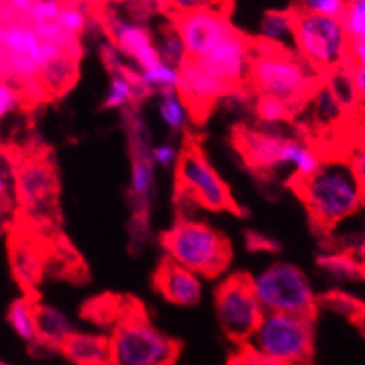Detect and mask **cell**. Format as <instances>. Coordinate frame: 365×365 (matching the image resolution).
I'll list each match as a JSON object with an SVG mask.
<instances>
[{
	"label": "cell",
	"mask_w": 365,
	"mask_h": 365,
	"mask_svg": "<svg viewBox=\"0 0 365 365\" xmlns=\"http://www.w3.org/2000/svg\"><path fill=\"white\" fill-rule=\"evenodd\" d=\"M294 187L316 227L325 230L354 216L365 205L353 168L345 159L322 161L314 174L294 182Z\"/></svg>",
	"instance_id": "obj_1"
},
{
	"label": "cell",
	"mask_w": 365,
	"mask_h": 365,
	"mask_svg": "<svg viewBox=\"0 0 365 365\" xmlns=\"http://www.w3.org/2000/svg\"><path fill=\"white\" fill-rule=\"evenodd\" d=\"M236 143L252 168L283 172L292 185L314 174L324 161L318 150L305 139L269 128L241 130Z\"/></svg>",
	"instance_id": "obj_2"
},
{
	"label": "cell",
	"mask_w": 365,
	"mask_h": 365,
	"mask_svg": "<svg viewBox=\"0 0 365 365\" xmlns=\"http://www.w3.org/2000/svg\"><path fill=\"white\" fill-rule=\"evenodd\" d=\"M318 71L292 50L257 44L250 63L249 81L259 96L285 101L298 112L318 88Z\"/></svg>",
	"instance_id": "obj_3"
},
{
	"label": "cell",
	"mask_w": 365,
	"mask_h": 365,
	"mask_svg": "<svg viewBox=\"0 0 365 365\" xmlns=\"http://www.w3.org/2000/svg\"><path fill=\"white\" fill-rule=\"evenodd\" d=\"M166 257L201 278L220 276L232 259L230 243L205 221L181 220L163 234Z\"/></svg>",
	"instance_id": "obj_4"
},
{
	"label": "cell",
	"mask_w": 365,
	"mask_h": 365,
	"mask_svg": "<svg viewBox=\"0 0 365 365\" xmlns=\"http://www.w3.org/2000/svg\"><path fill=\"white\" fill-rule=\"evenodd\" d=\"M108 340L110 365H172L179 354L178 341L139 312L123 316Z\"/></svg>",
	"instance_id": "obj_5"
},
{
	"label": "cell",
	"mask_w": 365,
	"mask_h": 365,
	"mask_svg": "<svg viewBox=\"0 0 365 365\" xmlns=\"http://www.w3.org/2000/svg\"><path fill=\"white\" fill-rule=\"evenodd\" d=\"M250 278V287L263 312L314 316L318 298L307 274L287 262L267 265Z\"/></svg>",
	"instance_id": "obj_6"
},
{
	"label": "cell",
	"mask_w": 365,
	"mask_h": 365,
	"mask_svg": "<svg viewBox=\"0 0 365 365\" xmlns=\"http://www.w3.org/2000/svg\"><path fill=\"white\" fill-rule=\"evenodd\" d=\"M351 41L340 19L294 11V53L319 75L345 66Z\"/></svg>",
	"instance_id": "obj_7"
},
{
	"label": "cell",
	"mask_w": 365,
	"mask_h": 365,
	"mask_svg": "<svg viewBox=\"0 0 365 365\" xmlns=\"http://www.w3.org/2000/svg\"><path fill=\"white\" fill-rule=\"evenodd\" d=\"M314 329L311 316L265 312L247 345L279 365H303L312 354Z\"/></svg>",
	"instance_id": "obj_8"
},
{
	"label": "cell",
	"mask_w": 365,
	"mask_h": 365,
	"mask_svg": "<svg viewBox=\"0 0 365 365\" xmlns=\"http://www.w3.org/2000/svg\"><path fill=\"white\" fill-rule=\"evenodd\" d=\"M130 148H132V172H130V197L133 201L132 232L133 240L143 241L148 232L150 205L155 187V165L152 163V143L141 113L130 106L126 113Z\"/></svg>",
	"instance_id": "obj_9"
},
{
	"label": "cell",
	"mask_w": 365,
	"mask_h": 365,
	"mask_svg": "<svg viewBox=\"0 0 365 365\" xmlns=\"http://www.w3.org/2000/svg\"><path fill=\"white\" fill-rule=\"evenodd\" d=\"M13 192L19 208L34 223H48L57 207V175L44 158L13 163Z\"/></svg>",
	"instance_id": "obj_10"
},
{
	"label": "cell",
	"mask_w": 365,
	"mask_h": 365,
	"mask_svg": "<svg viewBox=\"0 0 365 365\" xmlns=\"http://www.w3.org/2000/svg\"><path fill=\"white\" fill-rule=\"evenodd\" d=\"M175 181L182 195L214 212L236 210L234 197L227 182L208 163L197 146H188L179 154L175 165Z\"/></svg>",
	"instance_id": "obj_11"
},
{
	"label": "cell",
	"mask_w": 365,
	"mask_h": 365,
	"mask_svg": "<svg viewBox=\"0 0 365 365\" xmlns=\"http://www.w3.org/2000/svg\"><path fill=\"white\" fill-rule=\"evenodd\" d=\"M216 314L221 329L234 341L247 344L263 318L247 274H234L216 291Z\"/></svg>",
	"instance_id": "obj_12"
},
{
	"label": "cell",
	"mask_w": 365,
	"mask_h": 365,
	"mask_svg": "<svg viewBox=\"0 0 365 365\" xmlns=\"http://www.w3.org/2000/svg\"><path fill=\"white\" fill-rule=\"evenodd\" d=\"M0 41L6 55L4 79L19 90L35 83L48 53V44L37 34L35 26L26 21L0 24Z\"/></svg>",
	"instance_id": "obj_13"
},
{
	"label": "cell",
	"mask_w": 365,
	"mask_h": 365,
	"mask_svg": "<svg viewBox=\"0 0 365 365\" xmlns=\"http://www.w3.org/2000/svg\"><path fill=\"white\" fill-rule=\"evenodd\" d=\"M172 24L178 29L188 58L195 61L210 53L230 31H234L227 13V2L172 17Z\"/></svg>",
	"instance_id": "obj_14"
},
{
	"label": "cell",
	"mask_w": 365,
	"mask_h": 365,
	"mask_svg": "<svg viewBox=\"0 0 365 365\" xmlns=\"http://www.w3.org/2000/svg\"><path fill=\"white\" fill-rule=\"evenodd\" d=\"M254 48L256 42L234 29L210 53L200 58V63H203L212 73L236 90L249 79Z\"/></svg>",
	"instance_id": "obj_15"
},
{
	"label": "cell",
	"mask_w": 365,
	"mask_h": 365,
	"mask_svg": "<svg viewBox=\"0 0 365 365\" xmlns=\"http://www.w3.org/2000/svg\"><path fill=\"white\" fill-rule=\"evenodd\" d=\"M237 90V88H236ZM178 91L190 106L192 115L207 112L220 99L227 97L232 88L212 73L203 63L195 58H187L182 66H179Z\"/></svg>",
	"instance_id": "obj_16"
},
{
	"label": "cell",
	"mask_w": 365,
	"mask_h": 365,
	"mask_svg": "<svg viewBox=\"0 0 365 365\" xmlns=\"http://www.w3.org/2000/svg\"><path fill=\"white\" fill-rule=\"evenodd\" d=\"M106 28H108L110 42L123 57L130 58L135 64L137 70L161 61L155 48L154 35L150 34V29L143 22L112 15L106 21Z\"/></svg>",
	"instance_id": "obj_17"
},
{
	"label": "cell",
	"mask_w": 365,
	"mask_h": 365,
	"mask_svg": "<svg viewBox=\"0 0 365 365\" xmlns=\"http://www.w3.org/2000/svg\"><path fill=\"white\" fill-rule=\"evenodd\" d=\"M48 44L46 61L41 66L37 81L41 83L46 97L61 96L77 79V64L81 58V44L70 42V44Z\"/></svg>",
	"instance_id": "obj_18"
},
{
	"label": "cell",
	"mask_w": 365,
	"mask_h": 365,
	"mask_svg": "<svg viewBox=\"0 0 365 365\" xmlns=\"http://www.w3.org/2000/svg\"><path fill=\"white\" fill-rule=\"evenodd\" d=\"M154 285L166 302L194 307L203 298V278L166 257L154 276Z\"/></svg>",
	"instance_id": "obj_19"
},
{
	"label": "cell",
	"mask_w": 365,
	"mask_h": 365,
	"mask_svg": "<svg viewBox=\"0 0 365 365\" xmlns=\"http://www.w3.org/2000/svg\"><path fill=\"white\" fill-rule=\"evenodd\" d=\"M61 353L73 365H110V340L103 334L71 332Z\"/></svg>",
	"instance_id": "obj_20"
},
{
	"label": "cell",
	"mask_w": 365,
	"mask_h": 365,
	"mask_svg": "<svg viewBox=\"0 0 365 365\" xmlns=\"http://www.w3.org/2000/svg\"><path fill=\"white\" fill-rule=\"evenodd\" d=\"M9 256H11L13 276L21 283V287H24L26 291L37 287L44 270V257L37 243L26 237H13Z\"/></svg>",
	"instance_id": "obj_21"
},
{
	"label": "cell",
	"mask_w": 365,
	"mask_h": 365,
	"mask_svg": "<svg viewBox=\"0 0 365 365\" xmlns=\"http://www.w3.org/2000/svg\"><path fill=\"white\" fill-rule=\"evenodd\" d=\"M73 332L70 316L53 305H37V345L58 349Z\"/></svg>",
	"instance_id": "obj_22"
},
{
	"label": "cell",
	"mask_w": 365,
	"mask_h": 365,
	"mask_svg": "<svg viewBox=\"0 0 365 365\" xmlns=\"http://www.w3.org/2000/svg\"><path fill=\"white\" fill-rule=\"evenodd\" d=\"M257 35V44L294 51V9H274L265 13V17L259 22Z\"/></svg>",
	"instance_id": "obj_23"
},
{
	"label": "cell",
	"mask_w": 365,
	"mask_h": 365,
	"mask_svg": "<svg viewBox=\"0 0 365 365\" xmlns=\"http://www.w3.org/2000/svg\"><path fill=\"white\" fill-rule=\"evenodd\" d=\"M316 265L322 272L336 283L365 282V265L360 257L349 250H332L318 256Z\"/></svg>",
	"instance_id": "obj_24"
},
{
	"label": "cell",
	"mask_w": 365,
	"mask_h": 365,
	"mask_svg": "<svg viewBox=\"0 0 365 365\" xmlns=\"http://www.w3.org/2000/svg\"><path fill=\"white\" fill-rule=\"evenodd\" d=\"M139 97H143L137 83V73L125 64L110 71L108 90L104 93L103 106L106 110H128Z\"/></svg>",
	"instance_id": "obj_25"
},
{
	"label": "cell",
	"mask_w": 365,
	"mask_h": 365,
	"mask_svg": "<svg viewBox=\"0 0 365 365\" xmlns=\"http://www.w3.org/2000/svg\"><path fill=\"white\" fill-rule=\"evenodd\" d=\"M8 324L21 340L37 345V303L29 296H22L9 305Z\"/></svg>",
	"instance_id": "obj_26"
},
{
	"label": "cell",
	"mask_w": 365,
	"mask_h": 365,
	"mask_svg": "<svg viewBox=\"0 0 365 365\" xmlns=\"http://www.w3.org/2000/svg\"><path fill=\"white\" fill-rule=\"evenodd\" d=\"M135 73L143 97L150 96V93L159 96V93H165V91L178 90L179 68L172 66V64L158 61V63L152 64V66L137 70Z\"/></svg>",
	"instance_id": "obj_27"
},
{
	"label": "cell",
	"mask_w": 365,
	"mask_h": 365,
	"mask_svg": "<svg viewBox=\"0 0 365 365\" xmlns=\"http://www.w3.org/2000/svg\"><path fill=\"white\" fill-rule=\"evenodd\" d=\"M158 113L161 117L163 125L175 133L185 132L190 119L194 117L190 106L187 104V101L179 96L178 90L159 93Z\"/></svg>",
	"instance_id": "obj_28"
},
{
	"label": "cell",
	"mask_w": 365,
	"mask_h": 365,
	"mask_svg": "<svg viewBox=\"0 0 365 365\" xmlns=\"http://www.w3.org/2000/svg\"><path fill=\"white\" fill-rule=\"evenodd\" d=\"M154 41L155 48H158V55L163 63L179 68L182 66V63L188 58L185 44H182L181 37H179L178 29H175L174 24L163 28L158 34V37H154Z\"/></svg>",
	"instance_id": "obj_29"
},
{
	"label": "cell",
	"mask_w": 365,
	"mask_h": 365,
	"mask_svg": "<svg viewBox=\"0 0 365 365\" xmlns=\"http://www.w3.org/2000/svg\"><path fill=\"white\" fill-rule=\"evenodd\" d=\"M55 22L66 35L73 38H81V35L86 31L88 24H90L86 6H83L81 2H66L64 0L63 8L58 11V17Z\"/></svg>",
	"instance_id": "obj_30"
},
{
	"label": "cell",
	"mask_w": 365,
	"mask_h": 365,
	"mask_svg": "<svg viewBox=\"0 0 365 365\" xmlns=\"http://www.w3.org/2000/svg\"><path fill=\"white\" fill-rule=\"evenodd\" d=\"M340 22L351 44L365 42V0H347Z\"/></svg>",
	"instance_id": "obj_31"
},
{
	"label": "cell",
	"mask_w": 365,
	"mask_h": 365,
	"mask_svg": "<svg viewBox=\"0 0 365 365\" xmlns=\"http://www.w3.org/2000/svg\"><path fill=\"white\" fill-rule=\"evenodd\" d=\"M292 113H296V110L292 108L291 104L276 99V97L259 96L256 103V115L265 126L282 125V123L291 119Z\"/></svg>",
	"instance_id": "obj_32"
},
{
	"label": "cell",
	"mask_w": 365,
	"mask_h": 365,
	"mask_svg": "<svg viewBox=\"0 0 365 365\" xmlns=\"http://www.w3.org/2000/svg\"><path fill=\"white\" fill-rule=\"evenodd\" d=\"M322 303H325L329 309H332L338 314L353 322H361L365 318V305L354 296L347 294L344 291H332L322 298Z\"/></svg>",
	"instance_id": "obj_33"
},
{
	"label": "cell",
	"mask_w": 365,
	"mask_h": 365,
	"mask_svg": "<svg viewBox=\"0 0 365 365\" xmlns=\"http://www.w3.org/2000/svg\"><path fill=\"white\" fill-rule=\"evenodd\" d=\"M344 70L347 71L358 99L365 101V42H361V44H351L347 63H345Z\"/></svg>",
	"instance_id": "obj_34"
},
{
	"label": "cell",
	"mask_w": 365,
	"mask_h": 365,
	"mask_svg": "<svg viewBox=\"0 0 365 365\" xmlns=\"http://www.w3.org/2000/svg\"><path fill=\"white\" fill-rule=\"evenodd\" d=\"M347 0H296L294 11L340 19Z\"/></svg>",
	"instance_id": "obj_35"
},
{
	"label": "cell",
	"mask_w": 365,
	"mask_h": 365,
	"mask_svg": "<svg viewBox=\"0 0 365 365\" xmlns=\"http://www.w3.org/2000/svg\"><path fill=\"white\" fill-rule=\"evenodd\" d=\"M64 0H35L31 9L28 13L26 22L29 24H48V22H55L58 17V11L63 8Z\"/></svg>",
	"instance_id": "obj_36"
},
{
	"label": "cell",
	"mask_w": 365,
	"mask_h": 365,
	"mask_svg": "<svg viewBox=\"0 0 365 365\" xmlns=\"http://www.w3.org/2000/svg\"><path fill=\"white\" fill-rule=\"evenodd\" d=\"M21 103L22 96L19 88L4 77H0V123L8 119L21 106Z\"/></svg>",
	"instance_id": "obj_37"
},
{
	"label": "cell",
	"mask_w": 365,
	"mask_h": 365,
	"mask_svg": "<svg viewBox=\"0 0 365 365\" xmlns=\"http://www.w3.org/2000/svg\"><path fill=\"white\" fill-rule=\"evenodd\" d=\"M35 0H0V24L26 21Z\"/></svg>",
	"instance_id": "obj_38"
},
{
	"label": "cell",
	"mask_w": 365,
	"mask_h": 365,
	"mask_svg": "<svg viewBox=\"0 0 365 365\" xmlns=\"http://www.w3.org/2000/svg\"><path fill=\"white\" fill-rule=\"evenodd\" d=\"M163 9L172 13V17H178L182 13L194 11V9L208 8V6L223 4L225 0H155Z\"/></svg>",
	"instance_id": "obj_39"
},
{
	"label": "cell",
	"mask_w": 365,
	"mask_h": 365,
	"mask_svg": "<svg viewBox=\"0 0 365 365\" xmlns=\"http://www.w3.org/2000/svg\"><path fill=\"white\" fill-rule=\"evenodd\" d=\"M179 150L175 148L174 143H159V145H152V163L158 168H172L178 165Z\"/></svg>",
	"instance_id": "obj_40"
},
{
	"label": "cell",
	"mask_w": 365,
	"mask_h": 365,
	"mask_svg": "<svg viewBox=\"0 0 365 365\" xmlns=\"http://www.w3.org/2000/svg\"><path fill=\"white\" fill-rule=\"evenodd\" d=\"M351 168H353V174L356 178L358 185L361 188V194H364V201H365V146L358 148L351 159H347Z\"/></svg>",
	"instance_id": "obj_41"
},
{
	"label": "cell",
	"mask_w": 365,
	"mask_h": 365,
	"mask_svg": "<svg viewBox=\"0 0 365 365\" xmlns=\"http://www.w3.org/2000/svg\"><path fill=\"white\" fill-rule=\"evenodd\" d=\"M237 361H240V365H279L278 361L270 360L265 354L257 353L256 349H252L247 344L240 353V356H237Z\"/></svg>",
	"instance_id": "obj_42"
},
{
	"label": "cell",
	"mask_w": 365,
	"mask_h": 365,
	"mask_svg": "<svg viewBox=\"0 0 365 365\" xmlns=\"http://www.w3.org/2000/svg\"><path fill=\"white\" fill-rule=\"evenodd\" d=\"M247 245H249L252 250H274V249H278V247H276V243H274L270 237L262 236V234H256V232L247 234Z\"/></svg>",
	"instance_id": "obj_43"
},
{
	"label": "cell",
	"mask_w": 365,
	"mask_h": 365,
	"mask_svg": "<svg viewBox=\"0 0 365 365\" xmlns=\"http://www.w3.org/2000/svg\"><path fill=\"white\" fill-rule=\"evenodd\" d=\"M11 188L13 174H2V172H0V200H8Z\"/></svg>",
	"instance_id": "obj_44"
},
{
	"label": "cell",
	"mask_w": 365,
	"mask_h": 365,
	"mask_svg": "<svg viewBox=\"0 0 365 365\" xmlns=\"http://www.w3.org/2000/svg\"><path fill=\"white\" fill-rule=\"evenodd\" d=\"M0 172L2 174H13V161L9 158L8 150L0 145Z\"/></svg>",
	"instance_id": "obj_45"
},
{
	"label": "cell",
	"mask_w": 365,
	"mask_h": 365,
	"mask_svg": "<svg viewBox=\"0 0 365 365\" xmlns=\"http://www.w3.org/2000/svg\"><path fill=\"white\" fill-rule=\"evenodd\" d=\"M9 208H11V203H9V197H8V200H0V228L8 225Z\"/></svg>",
	"instance_id": "obj_46"
},
{
	"label": "cell",
	"mask_w": 365,
	"mask_h": 365,
	"mask_svg": "<svg viewBox=\"0 0 365 365\" xmlns=\"http://www.w3.org/2000/svg\"><path fill=\"white\" fill-rule=\"evenodd\" d=\"M77 2H81L86 8H103V6L112 4L113 0H77Z\"/></svg>",
	"instance_id": "obj_47"
},
{
	"label": "cell",
	"mask_w": 365,
	"mask_h": 365,
	"mask_svg": "<svg viewBox=\"0 0 365 365\" xmlns=\"http://www.w3.org/2000/svg\"><path fill=\"white\" fill-rule=\"evenodd\" d=\"M354 254L360 257V262L365 265V232L360 236V241H358V247L356 250H354Z\"/></svg>",
	"instance_id": "obj_48"
},
{
	"label": "cell",
	"mask_w": 365,
	"mask_h": 365,
	"mask_svg": "<svg viewBox=\"0 0 365 365\" xmlns=\"http://www.w3.org/2000/svg\"><path fill=\"white\" fill-rule=\"evenodd\" d=\"M4 70H6V55H4V48H2V41H0V77H4Z\"/></svg>",
	"instance_id": "obj_49"
},
{
	"label": "cell",
	"mask_w": 365,
	"mask_h": 365,
	"mask_svg": "<svg viewBox=\"0 0 365 365\" xmlns=\"http://www.w3.org/2000/svg\"><path fill=\"white\" fill-rule=\"evenodd\" d=\"M0 365H11V364H8V361H2V360H0Z\"/></svg>",
	"instance_id": "obj_50"
},
{
	"label": "cell",
	"mask_w": 365,
	"mask_h": 365,
	"mask_svg": "<svg viewBox=\"0 0 365 365\" xmlns=\"http://www.w3.org/2000/svg\"><path fill=\"white\" fill-rule=\"evenodd\" d=\"M303 365H309V361H307V364H303Z\"/></svg>",
	"instance_id": "obj_51"
}]
</instances>
